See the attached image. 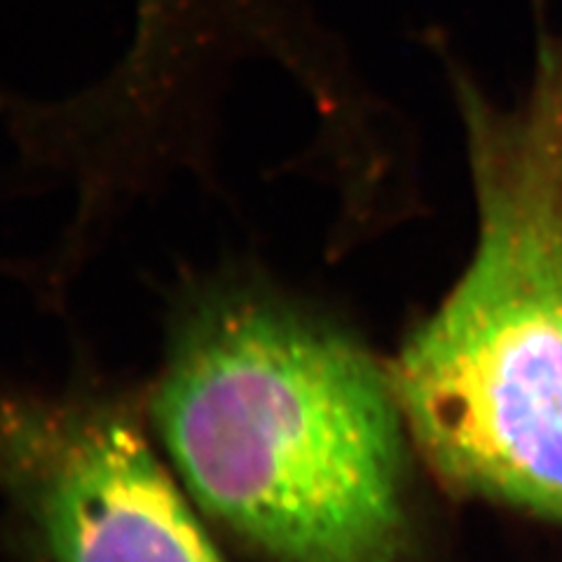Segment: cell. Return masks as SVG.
<instances>
[{
  "mask_svg": "<svg viewBox=\"0 0 562 562\" xmlns=\"http://www.w3.org/2000/svg\"><path fill=\"white\" fill-rule=\"evenodd\" d=\"M148 419L200 512L258 562H411L406 422L347 326L256 272L176 301Z\"/></svg>",
  "mask_w": 562,
  "mask_h": 562,
  "instance_id": "cell-1",
  "label": "cell"
},
{
  "mask_svg": "<svg viewBox=\"0 0 562 562\" xmlns=\"http://www.w3.org/2000/svg\"><path fill=\"white\" fill-rule=\"evenodd\" d=\"M448 76L476 249L386 371L408 438L450 487L562 522V26L541 5L514 101L454 61Z\"/></svg>",
  "mask_w": 562,
  "mask_h": 562,
  "instance_id": "cell-2",
  "label": "cell"
},
{
  "mask_svg": "<svg viewBox=\"0 0 562 562\" xmlns=\"http://www.w3.org/2000/svg\"><path fill=\"white\" fill-rule=\"evenodd\" d=\"M130 394L0 392V525L22 562H225Z\"/></svg>",
  "mask_w": 562,
  "mask_h": 562,
  "instance_id": "cell-3",
  "label": "cell"
}]
</instances>
